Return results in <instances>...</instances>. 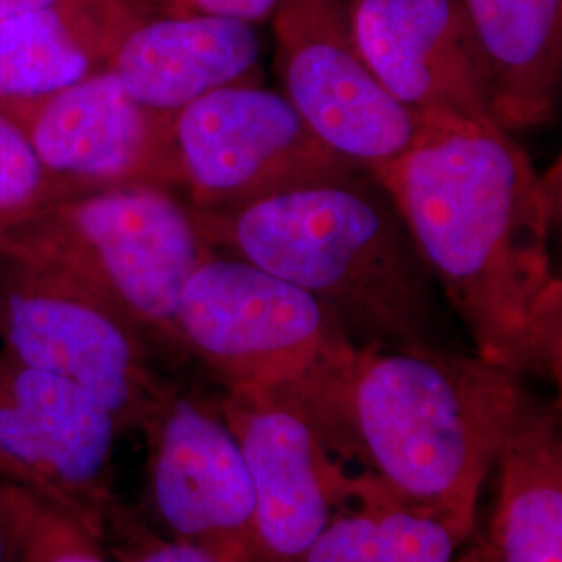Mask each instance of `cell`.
<instances>
[{
  "label": "cell",
  "instance_id": "obj_10",
  "mask_svg": "<svg viewBox=\"0 0 562 562\" xmlns=\"http://www.w3.org/2000/svg\"><path fill=\"white\" fill-rule=\"evenodd\" d=\"M142 434L150 527L217 562H259L255 490L215 401L176 387Z\"/></svg>",
  "mask_w": 562,
  "mask_h": 562
},
{
  "label": "cell",
  "instance_id": "obj_23",
  "mask_svg": "<svg viewBox=\"0 0 562 562\" xmlns=\"http://www.w3.org/2000/svg\"><path fill=\"white\" fill-rule=\"evenodd\" d=\"M283 0H167L162 11L169 15H213L259 25L271 20Z\"/></svg>",
  "mask_w": 562,
  "mask_h": 562
},
{
  "label": "cell",
  "instance_id": "obj_9",
  "mask_svg": "<svg viewBox=\"0 0 562 562\" xmlns=\"http://www.w3.org/2000/svg\"><path fill=\"white\" fill-rule=\"evenodd\" d=\"M121 429L97 396L0 346V480L18 483L106 540Z\"/></svg>",
  "mask_w": 562,
  "mask_h": 562
},
{
  "label": "cell",
  "instance_id": "obj_26",
  "mask_svg": "<svg viewBox=\"0 0 562 562\" xmlns=\"http://www.w3.org/2000/svg\"><path fill=\"white\" fill-rule=\"evenodd\" d=\"M20 562H32L30 561V557H27V550H23V554H21Z\"/></svg>",
  "mask_w": 562,
  "mask_h": 562
},
{
  "label": "cell",
  "instance_id": "obj_20",
  "mask_svg": "<svg viewBox=\"0 0 562 562\" xmlns=\"http://www.w3.org/2000/svg\"><path fill=\"white\" fill-rule=\"evenodd\" d=\"M25 550L32 562H115L101 536L41 496L34 503Z\"/></svg>",
  "mask_w": 562,
  "mask_h": 562
},
{
  "label": "cell",
  "instance_id": "obj_24",
  "mask_svg": "<svg viewBox=\"0 0 562 562\" xmlns=\"http://www.w3.org/2000/svg\"><path fill=\"white\" fill-rule=\"evenodd\" d=\"M53 0H0V25H4L7 21L15 20L27 11L41 9L44 4H48Z\"/></svg>",
  "mask_w": 562,
  "mask_h": 562
},
{
  "label": "cell",
  "instance_id": "obj_18",
  "mask_svg": "<svg viewBox=\"0 0 562 562\" xmlns=\"http://www.w3.org/2000/svg\"><path fill=\"white\" fill-rule=\"evenodd\" d=\"M292 562H457L462 540L443 522L364 490Z\"/></svg>",
  "mask_w": 562,
  "mask_h": 562
},
{
  "label": "cell",
  "instance_id": "obj_7",
  "mask_svg": "<svg viewBox=\"0 0 562 562\" xmlns=\"http://www.w3.org/2000/svg\"><path fill=\"white\" fill-rule=\"evenodd\" d=\"M0 296L2 348L97 396L121 431H142L176 390L157 373L153 344L80 285L7 261Z\"/></svg>",
  "mask_w": 562,
  "mask_h": 562
},
{
  "label": "cell",
  "instance_id": "obj_2",
  "mask_svg": "<svg viewBox=\"0 0 562 562\" xmlns=\"http://www.w3.org/2000/svg\"><path fill=\"white\" fill-rule=\"evenodd\" d=\"M364 490L464 542L501 448L531 398L513 371L446 348L350 346L281 385Z\"/></svg>",
  "mask_w": 562,
  "mask_h": 562
},
{
  "label": "cell",
  "instance_id": "obj_6",
  "mask_svg": "<svg viewBox=\"0 0 562 562\" xmlns=\"http://www.w3.org/2000/svg\"><path fill=\"white\" fill-rule=\"evenodd\" d=\"M181 352L222 383L281 387L355 346L315 296L238 257L211 252L181 290Z\"/></svg>",
  "mask_w": 562,
  "mask_h": 562
},
{
  "label": "cell",
  "instance_id": "obj_12",
  "mask_svg": "<svg viewBox=\"0 0 562 562\" xmlns=\"http://www.w3.org/2000/svg\"><path fill=\"white\" fill-rule=\"evenodd\" d=\"M9 117L27 136L57 201L121 186L169 190L173 115L134 101L111 69L21 106Z\"/></svg>",
  "mask_w": 562,
  "mask_h": 562
},
{
  "label": "cell",
  "instance_id": "obj_13",
  "mask_svg": "<svg viewBox=\"0 0 562 562\" xmlns=\"http://www.w3.org/2000/svg\"><path fill=\"white\" fill-rule=\"evenodd\" d=\"M350 25L369 69L417 117L496 121L490 69L461 0H350Z\"/></svg>",
  "mask_w": 562,
  "mask_h": 562
},
{
  "label": "cell",
  "instance_id": "obj_21",
  "mask_svg": "<svg viewBox=\"0 0 562 562\" xmlns=\"http://www.w3.org/2000/svg\"><path fill=\"white\" fill-rule=\"evenodd\" d=\"M104 543L115 562H217L194 546L165 538L127 506L113 517Z\"/></svg>",
  "mask_w": 562,
  "mask_h": 562
},
{
  "label": "cell",
  "instance_id": "obj_3",
  "mask_svg": "<svg viewBox=\"0 0 562 562\" xmlns=\"http://www.w3.org/2000/svg\"><path fill=\"white\" fill-rule=\"evenodd\" d=\"M194 215L213 248L315 296L357 346H448L438 288L373 173Z\"/></svg>",
  "mask_w": 562,
  "mask_h": 562
},
{
  "label": "cell",
  "instance_id": "obj_17",
  "mask_svg": "<svg viewBox=\"0 0 562 562\" xmlns=\"http://www.w3.org/2000/svg\"><path fill=\"white\" fill-rule=\"evenodd\" d=\"M494 88L506 132L548 125L562 74V0H461Z\"/></svg>",
  "mask_w": 562,
  "mask_h": 562
},
{
  "label": "cell",
  "instance_id": "obj_28",
  "mask_svg": "<svg viewBox=\"0 0 562 562\" xmlns=\"http://www.w3.org/2000/svg\"><path fill=\"white\" fill-rule=\"evenodd\" d=\"M153 2H159V4H161V7H162V4H165V2H167V0H153Z\"/></svg>",
  "mask_w": 562,
  "mask_h": 562
},
{
  "label": "cell",
  "instance_id": "obj_11",
  "mask_svg": "<svg viewBox=\"0 0 562 562\" xmlns=\"http://www.w3.org/2000/svg\"><path fill=\"white\" fill-rule=\"evenodd\" d=\"M215 404L255 490L259 562L299 559L327 522L359 501L357 477L323 446L285 390H223Z\"/></svg>",
  "mask_w": 562,
  "mask_h": 562
},
{
  "label": "cell",
  "instance_id": "obj_5",
  "mask_svg": "<svg viewBox=\"0 0 562 562\" xmlns=\"http://www.w3.org/2000/svg\"><path fill=\"white\" fill-rule=\"evenodd\" d=\"M369 173L334 153L290 101L255 80L236 81L173 115L169 190L194 211H238L302 188Z\"/></svg>",
  "mask_w": 562,
  "mask_h": 562
},
{
  "label": "cell",
  "instance_id": "obj_25",
  "mask_svg": "<svg viewBox=\"0 0 562 562\" xmlns=\"http://www.w3.org/2000/svg\"><path fill=\"white\" fill-rule=\"evenodd\" d=\"M457 562H487L485 557H483L482 546L477 542L475 533H473V538L469 542L462 546L461 554H459Z\"/></svg>",
  "mask_w": 562,
  "mask_h": 562
},
{
  "label": "cell",
  "instance_id": "obj_15",
  "mask_svg": "<svg viewBox=\"0 0 562 562\" xmlns=\"http://www.w3.org/2000/svg\"><path fill=\"white\" fill-rule=\"evenodd\" d=\"M496 501L475 538L487 562H562L561 402L536 394L494 464Z\"/></svg>",
  "mask_w": 562,
  "mask_h": 562
},
{
  "label": "cell",
  "instance_id": "obj_1",
  "mask_svg": "<svg viewBox=\"0 0 562 562\" xmlns=\"http://www.w3.org/2000/svg\"><path fill=\"white\" fill-rule=\"evenodd\" d=\"M375 178L475 355L561 385L562 288L550 255L559 176H540L496 121H429Z\"/></svg>",
  "mask_w": 562,
  "mask_h": 562
},
{
  "label": "cell",
  "instance_id": "obj_16",
  "mask_svg": "<svg viewBox=\"0 0 562 562\" xmlns=\"http://www.w3.org/2000/svg\"><path fill=\"white\" fill-rule=\"evenodd\" d=\"M132 13L127 0H53L0 25V113L106 69Z\"/></svg>",
  "mask_w": 562,
  "mask_h": 562
},
{
  "label": "cell",
  "instance_id": "obj_22",
  "mask_svg": "<svg viewBox=\"0 0 562 562\" xmlns=\"http://www.w3.org/2000/svg\"><path fill=\"white\" fill-rule=\"evenodd\" d=\"M36 498L18 483L0 480V562H20Z\"/></svg>",
  "mask_w": 562,
  "mask_h": 562
},
{
  "label": "cell",
  "instance_id": "obj_4",
  "mask_svg": "<svg viewBox=\"0 0 562 562\" xmlns=\"http://www.w3.org/2000/svg\"><path fill=\"white\" fill-rule=\"evenodd\" d=\"M211 252L194 211L159 186L65 196L0 232L7 261L80 285L180 357L181 290Z\"/></svg>",
  "mask_w": 562,
  "mask_h": 562
},
{
  "label": "cell",
  "instance_id": "obj_27",
  "mask_svg": "<svg viewBox=\"0 0 562 562\" xmlns=\"http://www.w3.org/2000/svg\"><path fill=\"white\" fill-rule=\"evenodd\" d=\"M0 319H2V296H0Z\"/></svg>",
  "mask_w": 562,
  "mask_h": 562
},
{
  "label": "cell",
  "instance_id": "obj_8",
  "mask_svg": "<svg viewBox=\"0 0 562 562\" xmlns=\"http://www.w3.org/2000/svg\"><path fill=\"white\" fill-rule=\"evenodd\" d=\"M283 97L334 153L380 173L427 130L362 59L350 0H283L271 18Z\"/></svg>",
  "mask_w": 562,
  "mask_h": 562
},
{
  "label": "cell",
  "instance_id": "obj_14",
  "mask_svg": "<svg viewBox=\"0 0 562 562\" xmlns=\"http://www.w3.org/2000/svg\"><path fill=\"white\" fill-rule=\"evenodd\" d=\"M261 38L255 25L213 15L132 13L106 69L148 111L176 115L204 94L255 80Z\"/></svg>",
  "mask_w": 562,
  "mask_h": 562
},
{
  "label": "cell",
  "instance_id": "obj_19",
  "mask_svg": "<svg viewBox=\"0 0 562 562\" xmlns=\"http://www.w3.org/2000/svg\"><path fill=\"white\" fill-rule=\"evenodd\" d=\"M57 192L20 125L0 113V232L27 220Z\"/></svg>",
  "mask_w": 562,
  "mask_h": 562
}]
</instances>
